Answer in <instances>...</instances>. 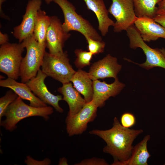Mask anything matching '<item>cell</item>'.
Instances as JSON below:
<instances>
[{
	"instance_id": "6da1fadb",
	"label": "cell",
	"mask_w": 165,
	"mask_h": 165,
	"mask_svg": "<svg viewBox=\"0 0 165 165\" xmlns=\"http://www.w3.org/2000/svg\"><path fill=\"white\" fill-rule=\"evenodd\" d=\"M143 131L142 129L123 127L115 117L111 128L105 130H93L89 133L98 136L105 141L106 145L103 148V151L112 155L114 161H123L130 156L134 141Z\"/></svg>"
},
{
	"instance_id": "7a4b0ae2",
	"label": "cell",
	"mask_w": 165,
	"mask_h": 165,
	"mask_svg": "<svg viewBox=\"0 0 165 165\" xmlns=\"http://www.w3.org/2000/svg\"><path fill=\"white\" fill-rule=\"evenodd\" d=\"M53 112V109L51 106H32L25 104L18 96L9 106L5 114L6 119L0 122V125L6 130L11 131L16 129L17 123L24 119L39 116L48 120L49 116Z\"/></svg>"
},
{
	"instance_id": "3957f363",
	"label": "cell",
	"mask_w": 165,
	"mask_h": 165,
	"mask_svg": "<svg viewBox=\"0 0 165 165\" xmlns=\"http://www.w3.org/2000/svg\"><path fill=\"white\" fill-rule=\"evenodd\" d=\"M61 9L63 13L64 21L62 24L64 30L69 32L76 31L97 40H102V38L90 22L78 14L74 6L68 0H53Z\"/></svg>"
},
{
	"instance_id": "277c9868",
	"label": "cell",
	"mask_w": 165,
	"mask_h": 165,
	"mask_svg": "<svg viewBox=\"0 0 165 165\" xmlns=\"http://www.w3.org/2000/svg\"><path fill=\"white\" fill-rule=\"evenodd\" d=\"M22 42L26 48V53L21 61L20 77L22 82L26 83L35 77L40 69L46 48L40 45L34 35Z\"/></svg>"
},
{
	"instance_id": "5b68a950",
	"label": "cell",
	"mask_w": 165,
	"mask_h": 165,
	"mask_svg": "<svg viewBox=\"0 0 165 165\" xmlns=\"http://www.w3.org/2000/svg\"><path fill=\"white\" fill-rule=\"evenodd\" d=\"M42 70L48 76L63 84L71 82L76 72L69 63L66 52L52 54L46 52Z\"/></svg>"
},
{
	"instance_id": "8992f818",
	"label": "cell",
	"mask_w": 165,
	"mask_h": 165,
	"mask_svg": "<svg viewBox=\"0 0 165 165\" xmlns=\"http://www.w3.org/2000/svg\"><path fill=\"white\" fill-rule=\"evenodd\" d=\"M21 43H10L2 45L0 48V71L8 77L17 80L20 77V69L24 50Z\"/></svg>"
},
{
	"instance_id": "52a82bcc",
	"label": "cell",
	"mask_w": 165,
	"mask_h": 165,
	"mask_svg": "<svg viewBox=\"0 0 165 165\" xmlns=\"http://www.w3.org/2000/svg\"><path fill=\"white\" fill-rule=\"evenodd\" d=\"M126 31L129 39L130 47L134 49L141 48L146 56V61L138 64L140 66L147 70L156 67L165 69V57L160 49L152 48L148 46L143 40L134 24L130 27Z\"/></svg>"
},
{
	"instance_id": "ba28073f",
	"label": "cell",
	"mask_w": 165,
	"mask_h": 165,
	"mask_svg": "<svg viewBox=\"0 0 165 165\" xmlns=\"http://www.w3.org/2000/svg\"><path fill=\"white\" fill-rule=\"evenodd\" d=\"M108 11L116 20L113 26L115 32L126 31L137 18L133 0H112Z\"/></svg>"
},
{
	"instance_id": "9c48e42d",
	"label": "cell",
	"mask_w": 165,
	"mask_h": 165,
	"mask_svg": "<svg viewBox=\"0 0 165 165\" xmlns=\"http://www.w3.org/2000/svg\"><path fill=\"white\" fill-rule=\"evenodd\" d=\"M97 106L92 100L86 103L76 114L67 116L66 129L69 136L81 134L85 131L88 123L93 121L97 116Z\"/></svg>"
},
{
	"instance_id": "30bf717a",
	"label": "cell",
	"mask_w": 165,
	"mask_h": 165,
	"mask_svg": "<svg viewBox=\"0 0 165 165\" xmlns=\"http://www.w3.org/2000/svg\"><path fill=\"white\" fill-rule=\"evenodd\" d=\"M41 0H29L20 24L13 28V35L21 43L34 34L37 13L40 9Z\"/></svg>"
},
{
	"instance_id": "8fae6325",
	"label": "cell",
	"mask_w": 165,
	"mask_h": 165,
	"mask_svg": "<svg viewBox=\"0 0 165 165\" xmlns=\"http://www.w3.org/2000/svg\"><path fill=\"white\" fill-rule=\"evenodd\" d=\"M47 77L40 69L35 77L26 83L33 93L41 101L51 105L57 112L62 113L63 109L60 106L59 102L63 100L62 97L61 95H54L49 90L44 82Z\"/></svg>"
},
{
	"instance_id": "7c38bea8",
	"label": "cell",
	"mask_w": 165,
	"mask_h": 165,
	"mask_svg": "<svg viewBox=\"0 0 165 165\" xmlns=\"http://www.w3.org/2000/svg\"><path fill=\"white\" fill-rule=\"evenodd\" d=\"M50 24L46 37V47L50 53H62L64 43L70 38L71 34L64 30L62 24L57 16H50Z\"/></svg>"
},
{
	"instance_id": "4fadbf2b",
	"label": "cell",
	"mask_w": 165,
	"mask_h": 165,
	"mask_svg": "<svg viewBox=\"0 0 165 165\" xmlns=\"http://www.w3.org/2000/svg\"><path fill=\"white\" fill-rule=\"evenodd\" d=\"M121 68L122 66L117 62V58L108 54L93 63L88 73L92 80L108 78L115 79Z\"/></svg>"
},
{
	"instance_id": "5bb4252c",
	"label": "cell",
	"mask_w": 165,
	"mask_h": 165,
	"mask_svg": "<svg viewBox=\"0 0 165 165\" xmlns=\"http://www.w3.org/2000/svg\"><path fill=\"white\" fill-rule=\"evenodd\" d=\"M115 79L114 82L111 84L98 79L93 80L92 100L98 107L103 106L106 101L118 94L124 87V84L120 82L117 77Z\"/></svg>"
},
{
	"instance_id": "9a60e30c",
	"label": "cell",
	"mask_w": 165,
	"mask_h": 165,
	"mask_svg": "<svg viewBox=\"0 0 165 165\" xmlns=\"http://www.w3.org/2000/svg\"><path fill=\"white\" fill-rule=\"evenodd\" d=\"M134 25L145 42L156 41L160 38L165 40V28L153 18L137 17Z\"/></svg>"
},
{
	"instance_id": "2e32d148",
	"label": "cell",
	"mask_w": 165,
	"mask_h": 165,
	"mask_svg": "<svg viewBox=\"0 0 165 165\" xmlns=\"http://www.w3.org/2000/svg\"><path fill=\"white\" fill-rule=\"evenodd\" d=\"M0 86L13 90L22 99L27 100L30 105L35 107H42L47 104L37 97L32 91L26 83L20 82L14 79L8 77L1 79Z\"/></svg>"
},
{
	"instance_id": "e0dca14e",
	"label": "cell",
	"mask_w": 165,
	"mask_h": 165,
	"mask_svg": "<svg viewBox=\"0 0 165 165\" xmlns=\"http://www.w3.org/2000/svg\"><path fill=\"white\" fill-rule=\"evenodd\" d=\"M88 9L95 14L98 22V30L103 36L108 31L109 28L113 26L115 22L108 16V11L103 0H83Z\"/></svg>"
},
{
	"instance_id": "ac0fdd59",
	"label": "cell",
	"mask_w": 165,
	"mask_h": 165,
	"mask_svg": "<svg viewBox=\"0 0 165 165\" xmlns=\"http://www.w3.org/2000/svg\"><path fill=\"white\" fill-rule=\"evenodd\" d=\"M62 84L57 91L62 95L63 100L68 105L69 111L67 116H71L78 113L86 103L71 82Z\"/></svg>"
},
{
	"instance_id": "d6986e66",
	"label": "cell",
	"mask_w": 165,
	"mask_h": 165,
	"mask_svg": "<svg viewBox=\"0 0 165 165\" xmlns=\"http://www.w3.org/2000/svg\"><path fill=\"white\" fill-rule=\"evenodd\" d=\"M149 135H146L140 142L133 146L130 156L123 161H114L112 165H148V160L151 156L147 149Z\"/></svg>"
},
{
	"instance_id": "ffe728a7",
	"label": "cell",
	"mask_w": 165,
	"mask_h": 165,
	"mask_svg": "<svg viewBox=\"0 0 165 165\" xmlns=\"http://www.w3.org/2000/svg\"><path fill=\"white\" fill-rule=\"evenodd\" d=\"M71 82L77 91L83 96L86 103L92 100L93 80L89 77L88 72L79 69L73 75Z\"/></svg>"
},
{
	"instance_id": "44dd1931",
	"label": "cell",
	"mask_w": 165,
	"mask_h": 165,
	"mask_svg": "<svg viewBox=\"0 0 165 165\" xmlns=\"http://www.w3.org/2000/svg\"><path fill=\"white\" fill-rule=\"evenodd\" d=\"M50 24V16L44 10L38 11L35 24L33 35L40 45L46 48V37L47 31Z\"/></svg>"
},
{
	"instance_id": "7402d4cb",
	"label": "cell",
	"mask_w": 165,
	"mask_h": 165,
	"mask_svg": "<svg viewBox=\"0 0 165 165\" xmlns=\"http://www.w3.org/2000/svg\"><path fill=\"white\" fill-rule=\"evenodd\" d=\"M161 0H133L135 14L137 17L153 18L158 10L156 5Z\"/></svg>"
},
{
	"instance_id": "603a6c76",
	"label": "cell",
	"mask_w": 165,
	"mask_h": 165,
	"mask_svg": "<svg viewBox=\"0 0 165 165\" xmlns=\"http://www.w3.org/2000/svg\"><path fill=\"white\" fill-rule=\"evenodd\" d=\"M75 53L76 57L75 64L77 68L81 69L90 65L91 60L94 55L91 52L81 49H76L75 51Z\"/></svg>"
},
{
	"instance_id": "cb8c5ba5",
	"label": "cell",
	"mask_w": 165,
	"mask_h": 165,
	"mask_svg": "<svg viewBox=\"0 0 165 165\" xmlns=\"http://www.w3.org/2000/svg\"><path fill=\"white\" fill-rule=\"evenodd\" d=\"M12 90L6 92V94L0 98V122L5 116L6 112L9 105L18 97Z\"/></svg>"
},
{
	"instance_id": "d4e9b609",
	"label": "cell",
	"mask_w": 165,
	"mask_h": 165,
	"mask_svg": "<svg viewBox=\"0 0 165 165\" xmlns=\"http://www.w3.org/2000/svg\"><path fill=\"white\" fill-rule=\"evenodd\" d=\"M88 43V50L94 55L103 53L105 46V42L102 40H97L88 37H85Z\"/></svg>"
},
{
	"instance_id": "484cf974",
	"label": "cell",
	"mask_w": 165,
	"mask_h": 165,
	"mask_svg": "<svg viewBox=\"0 0 165 165\" xmlns=\"http://www.w3.org/2000/svg\"><path fill=\"white\" fill-rule=\"evenodd\" d=\"M120 123L124 127L129 128L135 124L136 119L134 115L130 112L123 113L120 118Z\"/></svg>"
},
{
	"instance_id": "4316f807",
	"label": "cell",
	"mask_w": 165,
	"mask_h": 165,
	"mask_svg": "<svg viewBox=\"0 0 165 165\" xmlns=\"http://www.w3.org/2000/svg\"><path fill=\"white\" fill-rule=\"evenodd\" d=\"M75 165H108L107 162L103 159L93 157L83 160L80 162L75 163Z\"/></svg>"
},
{
	"instance_id": "83f0119b",
	"label": "cell",
	"mask_w": 165,
	"mask_h": 165,
	"mask_svg": "<svg viewBox=\"0 0 165 165\" xmlns=\"http://www.w3.org/2000/svg\"><path fill=\"white\" fill-rule=\"evenodd\" d=\"M24 162L28 165H49L51 163L50 160L47 158L39 161L35 160L29 156H27Z\"/></svg>"
},
{
	"instance_id": "f1b7e54d",
	"label": "cell",
	"mask_w": 165,
	"mask_h": 165,
	"mask_svg": "<svg viewBox=\"0 0 165 165\" xmlns=\"http://www.w3.org/2000/svg\"><path fill=\"white\" fill-rule=\"evenodd\" d=\"M153 19L156 22L165 28V10L158 9Z\"/></svg>"
},
{
	"instance_id": "f546056e",
	"label": "cell",
	"mask_w": 165,
	"mask_h": 165,
	"mask_svg": "<svg viewBox=\"0 0 165 165\" xmlns=\"http://www.w3.org/2000/svg\"><path fill=\"white\" fill-rule=\"evenodd\" d=\"M9 37L6 34H3L0 32V44L2 45L8 42Z\"/></svg>"
},
{
	"instance_id": "4dcf8cb0",
	"label": "cell",
	"mask_w": 165,
	"mask_h": 165,
	"mask_svg": "<svg viewBox=\"0 0 165 165\" xmlns=\"http://www.w3.org/2000/svg\"><path fill=\"white\" fill-rule=\"evenodd\" d=\"M157 5L158 9L165 10V0H161Z\"/></svg>"
},
{
	"instance_id": "1f68e13d",
	"label": "cell",
	"mask_w": 165,
	"mask_h": 165,
	"mask_svg": "<svg viewBox=\"0 0 165 165\" xmlns=\"http://www.w3.org/2000/svg\"><path fill=\"white\" fill-rule=\"evenodd\" d=\"M58 165H68L67 159L64 157H63L60 159L58 163Z\"/></svg>"
},
{
	"instance_id": "d6a6232c",
	"label": "cell",
	"mask_w": 165,
	"mask_h": 165,
	"mask_svg": "<svg viewBox=\"0 0 165 165\" xmlns=\"http://www.w3.org/2000/svg\"><path fill=\"white\" fill-rule=\"evenodd\" d=\"M5 0H0V10L1 13L3 12L2 10V6L3 2Z\"/></svg>"
},
{
	"instance_id": "836d02e7",
	"label": "cell",
	"mask_w": 165,
	"mask_h": 165,
	"mask_svg": "<svg viewBox=\"0 0 165 165\" xmlns=\"http://www.w3.org/2000/svg\"><path fill=\"white\" fill-rule=\"evenodd\" d=\"M160 50L165 57V49L163 48L161 49H160Z\"/></svg>"
},
{
	"instance_id": "e575fe53",
	"label": "cell",
	"mask_w": 165,
	"mask_h": 165,
	"mask_svg": "<svg viewBox=\"0 0 165 165\" xmlns=\"http://www.w3.org/2000/svg\"><path fill=\"white\" fill-rule=\"evenodd\" d=\"M45 2L47 4H49L51 2H53V0H45Z\"/></svg>"
}]
</instances>
